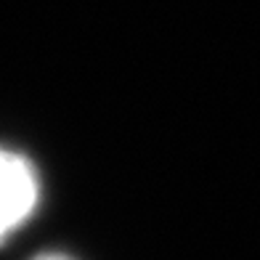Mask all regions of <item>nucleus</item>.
<instances>
[{"instance_id":"f257e3e1","label":"nucleus","mask_w":260,"mask_h":260,"mask_svg":"<svg viewBox=\"0 0 260 260\" xmlns=\"http://www.w3.org/2000/svg\"><path fill=\"white\" fill-rule=\"evenodd\" d=\"M38 199L40 183L35 168L16 151L0 149V244L29 220Z\"/></svg>"},{"instance_id":"f03ea898","label":"nucleus","mask_w":260,"mask_h":260,"mask_svg":"<svg viewBox=\"0 0 260 260\" xmlns=\"http://www.w3.org/2000/svg\"><path fill=\"white\" fill-rule=\"evenodd\" d=\"M32 260H72V257L58 255V252H45V255H38V257H32Z\"/></svg>"}]
</instances>
